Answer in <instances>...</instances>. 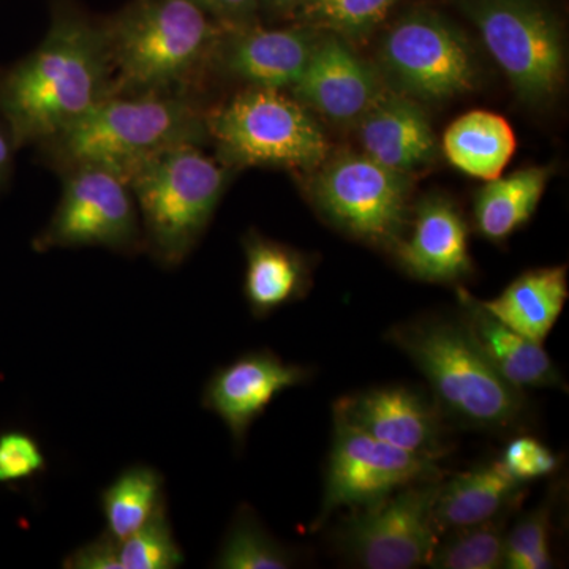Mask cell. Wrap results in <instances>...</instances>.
Segmentation results:
<instances>
[{"mask_svg":"<svg viewBox=\"0 0 569 569\" xmlns=\"http://www.w3.org/2000/svg\"><path fill=\"white\" fill-rule=\"evenodd\" d=\"M114 96L107 29L70 10L56 11L36 50L0 69V118L18 149L41 144Z\"/></svg>","mask_w":569,"mask_h":569,"instance_id":"6da1fadb","label":"cell"},{"mask_svg":"<svg viewBox=\"0 0 569 569\" xmlns=\"http://www.w3.org/2000/svg\"><path fill=\"white\" fill-rule=\"evenodd\" d=\"M104 29L114 96L187 97L204 103L209 59L223 28L193 0H134Z\"/></svg>","mask_w":569,"mask_h":569,"instance_id":"7a4b0ae2","label":"cell"},{"mask_svg":"<svg viewBox=\"0 0 569 569\" xmlns=\"http://www.w3.org/2000/svg\"><path fill=\"white\" fill-rule=\"evenodd\" d=\"M206 104L187 97L110 96L78 121L36 146L54 173L93 164L127 176L178 144L209 142Z\"/></svg>","mask_w":569,"mask_h":569,"instance_id":"3957f363","label":"cell"},{"mask_svg":"<svg viewBox=\"0 0 569 569\" xmlns=\"http://www.w3.org/2000/svg\"><path fill=\"white\" fill-rule=\"evenodd\" d=\"M387 337L425 376L445 419L486 432H503L522 419L523 392L498 376L459 318H418Z\"/></svg>","mask_w":569,"mask_h":569,"instance_id":"277c9868","label":"cell"},{"mask_svg":"<svg viewBox=\"0 0 569 569\" xmlns=\"http://www.w3.org/2000/svg\"><path fill=\"white\" fill-rule=\"evenodd\" d=\"M233 170L203 146L178 144L149 157L127 176L137 201L144 253L176 269L200 244Z\"/></svg>","mask_w":569,"mask_h":569,"instance_id":"5b68a950","label":"cell"},{"mask_svg":"<svg viewBox=\"0 0 569 569\" xmlns=\"http://www.w3.org/2000/svg\"><path fill=\"white\" fill-rule=\"evenodd\" d=\"M204 123L217 159L233 171L316 170L331 148L309 108L277 89H241L224 102L206 107Z\"/></svg>","mask_w":569,"mask_h":569,"instance_id":"8992f818","label":"cell"},{"mask_svg":"<svg viewBox=\"0 0 569 569\" xmlns=\"http://www.w3.org/2000/svg\"><path fill=\"white\" fill-rule=\"evenodd\" d=\"M490 56L526 103L545 104L560 92L567 44L560 22L541 0H459Z\"/></svg>","mask_w":569,"mask_h":569,"instance_id":"52a82bcc","label":"cell"},{"mask_svg":"<svg viewBox=\"0 0 569 569\" xmlns=\"http://www.w3.org/2000/svg\"><path fill=\"white\" fill-rule=\"evenodd\" d=\"M59 178L61 197L32 239L33 252L99 247L123 257L144 253L140 213L123 176L82 164L62 171Z\"/></svg>","mask_w":569,"mask_h":569,"instance_id":"ba28073f","label":"cell"},{"mask_svg":"<svg viewBox=\"0 0 569 569\" xmlns=\"http://www.w3.org/2000/svg\"><path fill=\"white\" fill-rule=\"evenodd\" d=\"M313 204L340 230L373 246L395 247L407 220V174L366 153L343 152L309 186Z\"/></svg>","mask_w":569,"mask_h":569,"instance_id":"9c48e42d","label":"cell"},{"mask_svg":"<svg viewBox=\"0 0 569 569\" xmlns=\"http://www.w3.org/2000/svg\"><path fill=\"white\" fill-rule=\"evenodd\" d=\"M381 70L397 91L421 100H447L475 88L478 66L467 37L433 11H410L380 47Z\"/></svg>","mask_w":569,"mask_h":569,"instance_id":"30bf717a","label":"cell"},{"mask_svg":"<svg viewBox=\"0 0 569 569\" xmlns=\"http://www.w3.org/2000/svg\"><path fill=\"white\" fill-rule=\"evenodd\" d=\"M438 485L440 478L415 482L355 508L336 531L337 548L359 568L427 567L440 539L432 520Z\"/></svg>","mask_w":569,"mask_h":569,"instance_id":"8fae6325","label":"cell"},{"mask_svg":"<svg viewBox=\"0 0 569 569\" xmlns=\"http://www.w3.org/2000/svg\"><path fill=\"white\" fill-rule=\"evenodd\" d=\"M436 462L335 419L323 500L313 527L323 526L337 509L367 507L415 482L440 478Z\"/></svg>","mask_w":569,"mask_h":569,"instance_id":"7c38bea8","label":"cell"},{"mask_svg":"<svg viewBox=\"0 0 569 569\" xmlns=\"http://www.w3.org/2000/svg\"><path fill=\"white\" fill-rule=\"evenodd\" d=\"M317 33L306 28H223L209 59L208 78L224 77L244 88L290 89L312 58Z\"/></svg>","mask_w":569,"mask_h":569,"instance_id":"4fadbf2b","label":"cell"},{"mask_svg":"<svg viewBox=\"0 0 569 569\" xmlns=\"http://www.w3.org/2000/svg\"><path fill=\"white\" fill-rule=\"evenodd\" d=\"M335 419L391 447L437 460L447 449V425L433 400L407 387L366 389L335 403Z\"/></svg>","mask_w":569,"mask_h":569,"instance_id":"5bb4252c","label":"cell"},{"mask_svg":"<svg viewBox=\"0 0 569 569\" xmlns=\"http://www.w3.org/2000/svg\"><path fill=\"white\" fill-rule=\"evenodd\" d=\"M310 376V369L283 361L274 351H249L212 373L201 406L222 419L236 448H242L250 427L277 397L307 383Z\"/></svg>","mask_w":569,"mask_h":569,"instance_id":"9a60e30c","label":"cell"},{"mask_svg":"<svg viewBox=\"0 0 569 569\" xmlns=\"http://www.w3.org/2000/svg\"><path fill=\"white\" fill-rule=\"evenodd\" d=\"M288 91L309 110L329 121L358 122L383 96L380 71L359 58L336 33L318 37L312 58Z\"/></svg>","mask_w":569,"mask_h":569,"instance_id":"2e32d148","label":"cell"},{"mask_svg":"<svg viewBox=\"0 0 569 569\" xmlns=\"http://www.w3.org/2000/svg\"><path fill=\"white\" fill-rule=\"evenodd\" d=\"M395 250L408 274L425 282H458L473 269L466 220L445 197L418 204L410 238L400 239Z\"/></svg>","mask_w":569,"mask_h":569,"instance_id":"e0dca14e","label":"cell"},{"mask_svg":"<svg viewBox=\"0 0 569 569\" xmlns=\"http://www.w3.org/2000/svg\"><path fill=\"white\" fill-rule=\"evenodd\" d=\"M460 323L493 370L519 389H567L560 370L541 343L527 339L490 316L479 299L458 288Z\"/></svg>","mask_w":569,"mask_h":569,"instance_id":"ac0fdd59","label":"cell"},{"mask_svg":"<svg viewBox=\"0 0 569 569\" xmlns=\"http://www.w3.org/2000/svg\"><path fill=\"white\" fill-rule=\"evenodd\" d=\"M358 123L366 156L389 170L407 174L436 159L432 126L411 97L385 91Z\"/></svg>","mask_w":569,"mask_h":569,"instance_id":"d6986e66","label":"cell"},{"mask_svg":"<svg viewBox=\"0 0 569 569\" xmlns=\"http://www.w3.org/2000/svg\"><path fill=\"white\" fill-rule=\"evenodd\" d=\"M526 486L500 460L481 463L438 485L432 520L438 537L477 526L518 507Z\"/></svg>","mask_w":569,"mask_h":569,"instance_id":"ffe728a7","label":"cell"},{"mask_svg":"<svg viewBox=\"0 0 569 569\" xmlns=\"http://www.w3.org/2000/svg\"><path fill=\"white\" fill-rule=\"evenodd\" d=\"M246 253L244 296L250 312L263 320L305 298L310 268L298 250L249 231L242 239Z\"/></svg>","mask_w":569,"mask_h":569,"instance_id":"44dd1931","label":"cell"},{"mask_svg":"<svg viewBox=\"0 0 569 569\" xmlns=\"http://www.w3.org/2000/svg\"><path fill=\"white\" fill-rule=\"evenodd\" d=\"M568 293L567 266H549L523 272L481 305L501 323L542 346L563 312Z\"/></svg>","mask_w":569,"mask_h":569,"instance_id":"7402d4cb","label":"cell"},{"mask_svg":"<svg viewBox=\"0 0 569 569\" xmlns=\"http://www.w3.org/2000/svg\"><path fill=\"white\" fill-rule=\"evenodd\" d=\"M443 152L452 167L463 173L492 181L515 156V130L496 112L470 111L448 127Z\"/></svg>","mask_w":569,"mask_h":569,"instance_id":"603a6c76","label":"cell"},{"mask_svg":"<svg viewBox=\"0 0 569 569\" xmlns=\"http://www.w3.org/2000/svg\"><path fill=\"white\" fill-rule=\"evenodd\" d=\"M549 178L548 167H531L488 181L475 200L479 233L493 242L515 234L537 211Z\"/></svg>","mask_w":569,"mask_h":569,"instance_id":"cb8c5ba5","label":"cell"},{"mask_svg":"<svg viewBox=\"0 0 569 569\" xmlns=\"http://www.w3.org/2000/svg\"><path fill=\"white\" fill-rule=\"evenodd\" d=\"M164 481L153 467L134 463L123 468L100 493L107 530L119 541L130 537L152 518L163 503Z\"/></svg>","mask_w":569,"mask_h":569,"instance_id":"d4e9b609","label":"cell"},{"mask_svg":"<svg viewBox=\"0 0 569 569\" xmlns=\"http://www.w3.org/2000/svg\"><path fill=\"white\" fill-rule=\"evenodd\" d=\"M296 565L293 550L277 541L252 508L242 505L236 511L213 568L219 569H288Z\"/></svg>","mask_w":569,"mask_h":569,"instance_id":"484cf974","label":"cell"},{"mask_svg":"<svg viewBox=\"0 0 569 569\" xmlns=\"http://www.w3.org/2000/svg\"><path fill=\"white\" fill-rule=\"evenodd\" d=\"M512 511L497 518L449 531L438 539L427 567L433 569H498L503 568L505 539Z\"/></svg>","mask_w":569,"mask_h":569,"instance_id":"4316f807","label":"cell"},{"mask_svg":"<svg viewBox=\"0 0 569 569\" xmlns=\"http://www.w3.org/2000/svg\"><path fill=\"white\" fill-rule=\"evenodd\" d=\"M397 0H302L295 11L309 28H323L342 39H359L387 18Z\"/></svg>","mask_w":569,"mask_h":569,"instance_id":"83f0119b","label":"cell"},{"mask_svg":"<svg viewBox=\"0 0 569 569\" xmlns=\"http://www.w3.org/2000/svg\"><path fill=\"white\" fill-rule=\"evenodd\" d=\"M122 569H176L183 565L182 548L174 537L168 516V503L153 512L151 519L141 526L119 546Z\"/></svg>","mask_w":569,"mask_h":569,"instance_id":"f1b7e54d","label":"cell"},{"mask_svg":"<svg viewBox=\"0 0 569 569\" xmlns=\"http://www.w3.org/2000/svg\"><path fill=\"white\" fill-rule=\"evenodd\" d=\"M553 567L550 552V508L539 507L508 529L505 539L503 568L549 569Z\"/></svg>","mask_w":569,"mask_h":569,"instance_id":"f546056e","label":"cell"},{"mask_svg":"<svg viewBox=\"0 0 569 569\" xmlns=\"http://www.w3.org/2000/svg\"><path fill=\"white\" fill-rule=\"evenodd\" d=\"M47 470L39 441L22 430L0 433V485L28 481Z\"/></svg>","mask_w":569,"mask_h":569,"instance_id":"4dcf8cb0","label":"cell"},{"mask_svg":"<svg viewBox=\"0 0 569 569\" xmlns=\"http://www.w3.org/2000/svg\"><path fill=\"white\" fill-rule=\"evenodd\" d=\"M501 466L516 481L526 486L535 479L548 478L560 467L559 456L533 437L512 438L501 455Z\"/></svg>","mask_w":569,"mask_h":569,"instance_id":"1f68e13d","label":"cell"},{"mask_svg":"<svg viewBox=\"0 0 569 569\" xmlns=\"http://www.w3.org/2000/svg\"><path fill=\"white\" fill-rule=\"evenodd\" d=\"M119 546L121 541L104 530L99 537L84 542L66 556L62 568L66 569H122L119 559Z\"/></svg>","mask_w":569,"mask_h":569,"instance_id":"d6a6232c","label":"cell"},{"mask_svg":"<svg viewBox=\"0 0 569 569\" xmlns=\"http://www.w3.org/2000/svg\"><path fill=\"white\" fill-rule=\"evenodd\" d=\"M222 28L257 24L258 0H193Z\"/></svg>","mask_w":569,"mask_h":569,"instance_id":"836d02e7","label":"cell"},{"mask_svg":"<svg viewBox=\"0 0 569 569\" xmlns=\"http://www.w3.org/2000/svg\"><path fill=\"white\" fill-rule=\"evenodd\" d=\"M20 149L14 144L9 127L0 118V193L6 192L14 173V156Z\"/></svg>","mask_w":569,"mask_h":569,"instance_id":"e575fe53","label":"cell"},{"mask_svg":"<svg viewBox=\"0 0 569 569\" xmlns=\"http://www.w3.org/2000/svg\"><path fill=\"white\" fill-rule=\"evenodd\" d=\"M258 2L272 13L293 14L302 0H258Z\"/></svg>","mask_w":569,"mask_h":569,"instance_id":"d590c367","label":"cell"}]
</instances>
